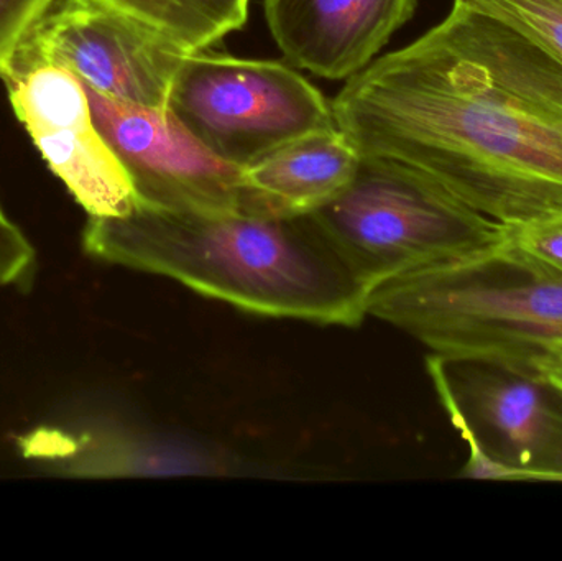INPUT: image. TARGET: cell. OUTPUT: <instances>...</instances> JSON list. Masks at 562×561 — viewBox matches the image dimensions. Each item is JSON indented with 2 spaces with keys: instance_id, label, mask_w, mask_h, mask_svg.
<instances>
[{
  "instance_id": "cell-1",
  "label": "cell",
  "mask_w": 562,
  "mask_h": 561,
  "mask_svg": "<svg viewBox=\"0 0 562 561\" xmlns=\"http://www.w3.org/2000/svg\"><path fill=\"white\" fill-rule=\"evenodd\" d=\"M330 105L360 155L426 175L502 226L562 213V65L494 16L454 2Z\"/></svg>"
},
{
  "instance_id": "cell-2",
  "label": "cell",
  "mask_w": 562,
  "mask_h": 561,
  "mask_svg": "<svg viewBox=\"0 0 562 561\" xmlns=\"http://www.w3.org/2000/svg\"><path fill=\"white\" fill-rule=\"evenodd\" d=\"M92 259L157 273L244 312L357 326L369 293L307 216L175 211L137 203L124 216H89Z\"/></svg>"
},
{
  "instance_id": "cell-3",
  "label": "cell",
  "mask_w": 562,
  "mask_h": 561,
  "mask_svg": "<svg viewBox=\"0 0 562 561\" xmlns=\"http://www.w3.org/2000/svg\"><path fill=\"white\" fill-rule=\"evenodd\" d=\"M367 315L446 361L481 362L535 379L562 356V272L495 247L376 287Z\"/></svg>"
},
{
  "instance_id": "cell-4",
  "label": "cell",
  "mask_w": 562,
  "mask_h": 561,
  "mask_svg": "<svg viewBox=\"0 0 562 561\" xmlns=\"http://www.w3.org/2000/svg\"><path fill=\"white\" fill-rule=\"evenodd\" d=\"M310 217L367 293L504 240L502 224L431 178L366 155L349 187Z\"/></svg>"
},
{
  "instance_id": "cell-5",
  "label": "cell",
  "mask_w": 562,
  "mask_h": 561,
  "mask_svg": "<svg viewBox=\"0 0 562 561\" xmlns=\"http://www.w3.org/2000/svg\"><path fill=\"white\" fill-rule=\"evenodd\" d=\"M167 109L207 150L243 170L337 127L330 102L294 69L204 49L184 56Z\"/></svg>"
},
{
  "instance_id": "cell-6",
  "label": "cell",
  "mask_w": 562,
  "mask_h": 561,
  "mask_svg": "<svg viewBox=\"0 0 562 561\" xmlns=\"http://www.w3.org/2000/svg\"><path fill=\"white\" fill-rule=\"evenodd\" d=\"M445 408L469 447L462 478L562 481V411L538 379L481 362L446 361Z\"/></svg>"
},
{
  "instance_id": "cell-7",
  "label": "cell",
  "mask_w": 562,
  "mask_h": 561,
  "mask_svg": "<svg viewBox=\"0 0 562 561\" xmlns=\"http://www.w3.org/2000/svg\"><path fill=\"white\" fill-rule=\"evenodd\" d=\"M187 55L111 7L94 0H55L10 69L58 66L115 101L167 109L171 85Z\"/></svg>"
},
{
  "instance_id": "cell-8",
  "label": "cell",
  "mask_w": 562,
  "mask_h": 561,
  "mask_svg": "<svg viewBox=\"0 0 562 561\" xmlns=\"http://www.w3.org/2000/svg\"><path fill=\"white\" fill-rule=\"evenodd\" d=\"M85 89L95 127L127 171L137 203L198 213H244L243 168L207 150L168 109L142 108L86 85Z\"/></svg>"
},
{
  "instance_id": "cell-9",
  "label": "cell",
  "mask_w": 562,
  "mask_h": 561,
  "mask_svg": "<svg viewBox=\"0 0 562 561\" xmlns=\"http://www.w3.org/2000/svg\"><path fill=\"white\" fill-rule=\"evenodd\" d=\"M10 104L49 170L89 216L131 213L137 194L127 171L95 127L81 79L52 65L10 69Z\"/></svg>"
},
{
  "instance_id": "cell-10",
  "label": "cell",
  "mask_w": 562,
  "mask_h": 561,
  "mask_svg": "<svg viewBox=\"0 0 562 561\" xmlns=\"http://www.w3.org/2000/svg\"><path fill=\"white\" fill-rule=\"evenodd\" d=\"M418 0H266L270 33L286 59L327 79H349L402 29Z\"/></svg>"
},
{
  "instance_id": "cell-11",
  "label": "cell",
  "mask_w": 562,
  "mask_h": 561,
  "mask_svg": "<svg viewBox=\"0 0 562 561\" xmlns=\"http://www.w3.org/2000/svg\"><path fill=\"white\" fill-rule=\"evenodd\" d=\"M26 461L69 478L223 474L226 457L193 441L119 424L38 427L16 438Z\"/></svg>"
},
{
  "instance_id": "cell-12",
  "label": "cell",
  "mask_w": 562,
  "mask_h": 561,
  "mask_svg": "<svg viewBox=\"0 0 562 561\" xmlns=\"http://www.w3.org/2000/svg\"><path fill=\"white\" fill-rule=\"evenodd\" d=\"M360 160L337 127L304 135L244 168V213L307 216L349 187Z\"/></svg>"
},
{
  "instance_id": "cell-13",
  "label": "cell",
  "mask_w": 562,
  "mask_h": 561,
  "mask_svg": "<svg viewBox=\"0 0 562 561\" xmlns=\"http://www.w3.org/2000/svg\"><path fill=\"white\" fill-rule=\"evenodd\" d=\"M144 23L184 53L203 52L246 25L250 0H94Z\"/></svg>"
},
{
  "instance_id": "cell-14",
  "label": "cell",
  "mask_w": 562,
  "mask_h": 561,
  "mask_svg": "<svg viewBox=\"0 0 562 561\" xmlns=\"http://www.w3.org/2000/svg\"><path fill=\"white\" fill-rule=\"evenodd\" d=\"M507 23L562 65V0H454Z\"/></svg>"
},
{
  "instance_id": "cell-15",
  "label": "cell",
  "mask_w": 562,
  "mask_h": 561,
  "mask_svg": "<svg viewBox=\"0 0 562 561\" xmlns=\"http://www.w3.org/2000/svg\"><path fill=\"white\" fill-rule=\"evenodd\" d=\"M504 244L562 272V213L504 226Z\"/></svg>"
},
{
  "instance_id": "cell-16",
  "label": "cell",
  "mask_w": 562,
  "mask_h": 561,
  "mask_svg": "<svg viewBox=\"0 0 562 561\" xmlns=\"http://www.w3.org/2000/svg\"><path fill=\"white\" fill-rule=\"evenodd\" d=\"M55 0H0V78Z\"/></svg>"
},
{
  "instance_id": "cell-17",
  "label": "cell",
  "mask_w": 562,
  "mask_h": 561,
  "mask_svg": "<svg viewBox=\"0 0 562 561\" xmlns=\"http://www.w3.org/2000/svg\"><path fill=\"white\" fill-rule=\"evenodd\" d=\"M35 272V247L0 204V287L30 289Z\"/></svg>"
},
{
  "instance_id": "cell-18",
  "label": "cell",
  "mask_w": 562,
  "mask_h": 561,
  "mask_svg": "<svg viewBox=\"0 0 562 561\" xmlns=\"http://www.w3.org/2000/svg\"><path fill=\"white\" fill-rule=\"evenodd\" d=\"M535 379L553 389L562 397V356L540 364V368L535 372Z\"/></svg>"
}]
</instances>
